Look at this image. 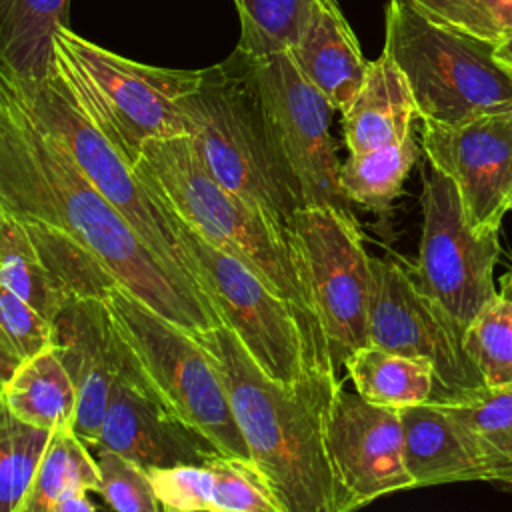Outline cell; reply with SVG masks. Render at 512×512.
<instances>
[{"label":"cell","instance_id":"cell-1","mask_svg":"<svg viewBox=\"0 0 512 512\" xmlns=\"http://www.w3.org/2000/svg\"><path fill=\"white\" fill-rule=\"evenodd\" d=\"M0 210L64 232L158 314L196 334L222 324L208 296L158 258L82 174L62 140L0 66Z\"/></svg>","mask_w":512,"mask_h":512},{"label":"cell","instance_id":"cell-2","mask_svg":"<svg viewBox=\"0 0 512 512\" xmlns=\"http://www.w3.org/2000/svg\"><path fill=\"white\" fill-rule=\"evenodd\" d=\"M194 336L210 354L250 460L266 476L282 512H348L326 444L328 412L342 378L314 372L282 384L252 360L226 324Z\"/></svg>","mask_w":512,"mask_h":512},{"label":"cell","instance_id":"cell-3","mask_svg":"<svg viewBox=\"0 0 512 512\" xmlns=\"http://www.w3.org/2000/svg\"><path fill=\"white\" fill-rule=\"evenodd\" d=\"M132 170L158 204L246 264L324 334L304 260L288 228L222 186L188 134L148 140Z\"/></svg>","mask_w":512,"mask_h":512},{"label":"cell","instance_id":"cell-4","mask_svg":"<svg viewBox=\"0 0 512 512\" xmlns=\"http://www.w3.org/2000/svg\"><path fill=\"white\" fill-rule=\"evenodd\" d=\"M180 112L186 134L222 186L282 226L304 208L242 50L202 68Z\"/></svg>","mask_w":512,"mask_h":512},{"label":"cell","instance_id":"cell-5","mask_svg":"<svg viewBox=\"0 0 512 512\" xmlns=\"http://www.w3.org/2000/svg\"><path fill=\"white\" fill-rule=\"evenodd\" d=\"M50 68L128 166L148 140L186 134L180 100L198 84L200 70L130 60L82 38L70 24L54 32Z\"/></svg>","mask_w":512,"mask_h":512},{"label":"cell","instance_id":"cell-6","mask_svg":"<svg viewBox=\"0 0 512 512\" xmlns=\"http://www.w3.org/2000/svg\"><path fill=\"white\" fill-rule=\"evenodd\" d=\"M382 52L404 74L422 122L460 124L512 110V68L498 60L496 44L410 0H388Z\"/></svg>","mask_w":512,"mask_h":512},{"label":"cell","instance_id":"cell-7","mask_svg":"<svg viewBox=\"0 0 512 512\" xmlns=\"http://www.w3.org/2000/svg\"><path fill=\"white\" fill-rule=\"evenodd\" d=\"M162 210L190 258L198 288L270 378L294 384L314 372L338 374L324 334L296 304L268 288L246 264L208 242L170 208Z\"/></svg>","mask_w":512,"mask_h":512},{"label":"cell","instance_id":"cell-8","mask_svg":"<svg viewBox=\"0 0 512 512\" xmlns=\"http://www.w3.org/2000/svg\"><path fill=\"white\" fill-rule=\"evenodd\" d=\"M102 300L120 342L162 406L208 436L222 454L250 458L224 382L196 336L118 280Z\"/></svg>","mask_w":512,"mask_h":512},{"label":"cell","instance_id":"cell-9","mask_svg":"<svg viewBox=\"0 0 512 512\" xmlns=\"http://www.w3.org/2000/svg\"><path fill=\"white\" fill-rule=\"evenodd\" d=\"M286 228L304 260L334 370L368 344L372 256L356 214L332 206L296 210Z\"/></svg>","mask_w":512,"mask_h":512},{"label":"cell","instance_id":"cell-10","mask_svg":"<svg viewBox=\"0 0 512 512\" xmlns=\"http://www.w3.org/2000/svg\"><path fill=\"white\" fill-rule=\"evenodd\" d=\"M368 344L434 366L438 390L432 404H454L488 392L484 378L464 348V328L416 282L410 266L372 258Z\"/></svg>","mask_w":512,"mask_h":512},{"label":"cell","instance_id":"cell-11","mask_svg":"<svg viewBox=\"0 0 512 512\" xmlns=\"http://www.w3.org/2000/svg\"><path fill=\"white\" fill-rule=\"evenodd\" d=\"M420 174L422 236L418 262L410 270L418 286L466 328L498 296L494 268L500 232L474 230L454 182L428 160Z\"/></svg>","mask_w":512,"mask_h":512},{"label":"cell","instance_id":"cell-12","mask_svg":"<svg viewBox=\"0 0 512 512\" xmlns=\"http://www.w3.org/2000/svg\"><path fill=\"white\" fill-rule=\"evenodd\" d=\"M18 82L38 118L62 140L82 174L128 220L142 242L168 266L194 280L190 258L184 252L168 214L148 194L132 166L124 162L118 150L76 106L52 68L44 80L24 82L18 78Z\"/></svg>","mask_w":512,"mask_h":512},{"label":"cell","instance_id":"cell-13","mask_svg":"<svg viewBox=\"0 0 512 512\" xmlns=\"http://www.w3.org/2000/svg\"><path fill=\"white\" fill-rule=\"evenodd\" d=\"M246 58L304 208L332 206L354 214L340 186L342 162L330 134L332 104L302 74L290 50Z\"/></svg>","mask_w":512,"mask_h":512},{"label":"cell","instance_id":"cell-14","mask_svg":"<svg viewBox=\"0 0 512 512\" xmlns=\"http://www.w3.org/2000/svg\"><path fill=\"white\" fill-rule=\"evenodd\" d=\"M422 150L454 182L468 224L500 232L512 200V110L460 124L424 122Z\"/></svg>","mask_w":512,"mask_h":512},{"label":"cell","instance_id":"cell-15","mask_svg":"<svg viewBox=\"0 0 512 512\" xmlns=\"http://www.w3.org/2000/svg\"><path fill=\"white\" fill-rule=\"evenodd\" d=\"M326 444L350 510L390 492L414 488L404 464L398 408L372 404L340 386L328 412Z\"/></svg>","mask_w":512,"mask_h":512},{"label":"cell","instance_id":"cell-16","mask_svg":"<svg viewBox=\"0 0 512 512\" xmlns=\"http://www.w3.org/2000/svg\"><path fill=\"white\" fill-rule=\"evenodd\" d=\"M96 450L118 452L144 470L184 464L206 466L222 454L208 436L162 406L128 352L90 452Z\"/></svg>","mask_w":512,"mask_h":512},{"label":"cell","instance_id":"cell-17","mask_svg":"<svg viewBox=\"0 0 512 512\" xmlns=\"http://www.w3.org/2000/svg\"><path fill=\"white\" fill-rule=\"evenodd\" d=\"M52 346L78 394L74 432L94 446L112 386L126 366L124 346L102 298L66 296L52 318Z\"/></svg>","mask_w":512,"mask_h":512},{"label":"cell","instance_id":"cell-18","mask_svg":"<svg viewBox=\"0 0 512 512\" xmlns=\"http://www.w3.org/2000/svg\"><path fill=\"white\" fill-rule=\"evenodd\" d=\"M400 410L404 464L414 488L492 482L494 472L476 434L438 404H414Z\"/></svg>","mask_w":512,"mask_h":512},{"label":"cell","instance_id":"cell-19","mask_svg":"<svg viewBox=\"0 0 512 512\" xmlns=\"http://www.w3.org/2000/svg\"><path fill=\"white\" fill-rule=\"evenodd\" d=\"M290 54L340 114L358 94L368 60L336 0H320Z\"/></svg>","mask_w":512,"mask_h":512},{"label":"cell","instance_id":"cell-20","mask_svg":"<svg viewBox=\"0 0 512 512\" xmlns=\"http://www.w3.org/2000/svg\"><path fill=\"white\" fill-rule=\"evenodd\" d=\"M418 116L410 86L388 54L368 60L364 82L342 112L348 152H366L402 140Z\"/></svg>","mask_w":512,"mask_h":512},{"label":"cell","instance_id":"cell-21","mask_svg":"<svg viewBox=\"0 0 512 512\" xmlns=\"http://www.w3.org/2000/svg\"><path fill=\"white\" fill-rule=\"evenodd\" d=\"M70 0H0V66L24 82L48 78L52 38Z\"/></svg>","mask_w":512,"mask_h":512},{"label":"cell","instance_id":"cell-22","mask_svg":"<svg viewBox=\"0 0 512 512\" xmlns=\"http://www.w3.org/2000/svg\"><path fill=\"white\" fill-rule=\"evenodd\" d=\"M2 398L26 424L46 430L74 426L76 386L52 344L18 364L4 382Z\"/></svg>","mask_w":512,"mask_h":512},{"label":"cell","instance_id":"cell-23","mask_svg":"<svg viewBox=\"0 0 512 512\" xmlns=\"http://www.w3.org/2000/svg\"><path fill=\"white\" fill-rule=\"evenodd\" d=\"M342 370L356 392L378 406L406 408L432 404L436 398L434 366L420 356L366 344L346 358Z\"/></svg>","mask_w":512,"mask_h":512},{"label":"cell","instance_id":"cell-24","mask_svg":"<svg viewBox=\"0 0 512 512\" xmlns=\"http://www.w3.org/2000/svg\"><path fill=\"white\" fill-rule=\"evenodd\" d=\"M98 464L72 426L52 430L36 466L20 512H52L56 502L74 492H98Z\"/></svg>","mask_w":512,"mask_h":512},{"label":"cell","instance_id":"cell-25","mask_svg":"<svg viewBox=\"0 0 512 512\" xmlns=\"http://www.w3.org/2000/svg\"><path fill=\"white\" fill-rule=\"evenodd\" d=\"M418 156L420 146L412 132L388 146L348 152V158L340 164L342 192L352 204L372 212H386L402 194Z\"/></svg>","mask_w":512,"mask_h":512},{"label":"cell","instance_id":"cell-26","mask_svg":"<svg viewBox=\"0 0 512 512\" xmlns=\"http://www.w3.org/2000/svg\"><path fill=\"white\" fill-rule=\"evenodd\" d=\"M0 282L32 304L50 322L66 300L22 226L8 214H4L0 226Z\"/></svg>","mask_w":512,"mask_h":512},{"label":"cell","instance_id":"cell-27","mask_svg":"<svg viewBox=\"0 0 512 512\" xmlns=\"http://www.w3.org/2000/svg\"><path fill=\"white\" fill-rule=\"evenodd\" d=\"M240 18L238 50L262 56L290 50L320 0H232Z\"/></svg>","mask_w":512,"mask_h":512},{"label":"cell","instance_id":"cell-28","mask_svg":"<svg viewBox=\"0 0 512 512\" xmlns=\"http://www.w3.org/2000/svg\"><path fill=\"white\" fill-rule=\"evenodd\" d=\"M50 434L14 416L0 396V512H20Z\"/></svg>","mask_w":512,"mask_h":512},{"label":"cell","instance_id":"cell-29","mask_svg":"<svg viewBox=\"0 0 512 512\" xmlns=\"http://www.w3.org/2000/svg\"><path fill=\"white\" fill-rule=\"evenodd\" d=\"M438 406L450 410L476 434L492 466L494 484L512 486V388Z\"/></svg>","mask_w":512,"mask_h":512},{"label":"cell","instance_id":"cell-30","mask_svg":"<svg viewBox=\"0 0 512 512\" xmlns=\"http://www.w3.org/2000/svg\"><path fill=\"white\" fill-rule=\"evenodd\" d=\"M464 348L488 390L512 388V302L486 304L464 328Z\"/></svg>","mask_w":512,"mask_h":512},{"label":"cell","instance_id":"cell-31","mask_svg":"<svg viewBox=\"0 0 512 512\" xmlns=\"http://www.w3.org/2000/svg\"><path fill=\"white\" fill-rule=\"evenodd\" d=\"M206 468L212 512H282L266 476L250 458L218 454Z\"/></svg>","mask_w":512,"mask_h":512},{"label":"cell","instance_id":"cell-32","mask_svg":"<svg viewBox=\"0 0 512 512\" xmlns=\"http://www.w3.org/2000/svg\"><path fill=\"white\" fill-rule=\"evenodd\" d=\"M92 454L100 474L98 494L110 508L118 512L162 510L148 470L112 450H96Z\"/></svg>","mask_w":512,"mask_h":512},{"label":"cell","instance_id":"cell-33","mask_svg":"<svg viewBox=\"0 0 512 512\" xmlns=\"http://www.w3.org/2000/svg\"><path fill=\"white\" fill-rule=\"evenodd\" d=\"M428 16L500 44L512 32V0H410Z\"/></svg>","mask_w":512,"mask_h":512},{"label":"cell","instance_id":"cell-34","mask_svg":"<svg viewBox=\"0 0 512 512\" xmlns=\"http://www.w3.org/2000/svg\"><path fill=\"white\" fill-rule=\"evenodd\" d=\"M162 510H210V474L206 466H170L148 470Z\"/></svg>","mask_w":512,"mask_h":512},{"label":"cell","instance_id":"cell-35","mask_svg":"<svg viewBox=\"0 0 512 512\" xmlns=\"http://www.w3.org/2000/svg\"><path fill=\"white\" fill-rule=\"evenodd\" d=\"M0 328L18 356L30 358L52 344V322L0 282Z\"/></svg>","mask_w":512,"mask_h":512},{"label":"cell","instance_id":"cell-36","mask_svg":"<svg viewBox=\"0 0 512 512\" xmlns=\"http://www.w3.org/2000/svg\"><path fill=\"white\" fill-rule=\"evenodd\" d=\"M20 362H22V358L18 356L16 348L12 346V342L8 340L4 330L0 328V382H6L12 376V372L18 368Z\"/></svg>","mask_w":512,"mask_h":512},{"label":"cell","instance_id":"cell-37","mask_svg":"<svg viewBox=\"0 0 512 512\" xmlns=\"http://www.w3.org/2000/svg\"><path fill=\"white\" fill-rule=\"evenodd\" d=\"M96 504L88 498V492H74L56 502L52 512H92Z\"/></svg>","mask_w":512,"mask_h":512},{"label":"cell","instance_id":"cell-38","mask_svg":"<svg viewBox=\"0 0 512 512\" xmlns=\"http://www.w3.org/2000/svg\"><path fill=\"white\" fill-rule=\"evenodd\" d=\"M496 56L500 62L512 68V32L500 44H496Z\"/></svg>","mask_w":512,"mask_h":512},{"label":"cell","instance_id":"cell-39","mask_svg":"<svg viewBox=\"0 0 512 512\" xmlns=\"http://www.w3.org/2000/svg\"><path fill=\"white\" fill-rule=\"evenodd\" d=\"M498 296L512 302V268L500 278V290H498Z\"/></svg>","mask_w":512,"mask_h":512},{"label":"cell","instance_id":"cell-40","mask_svg":"<svg viewBox=\"0 0 512 512\" xmlns=\"http://www.w3.org/2000/svg\"><path fill=\"white\" fill-rule=\"evenodd\" d=\"M2 390H4V382H0V396H2Z\"/></svg>","mask_w":512,"mask_h":512},{"label":"cell","instance_id":"cell-41","mask_svg":"<svg viewBox=\"0 0 512 512\" xmlns=\"http://www.w3.org/2000/svg\"><path fill=\"white\" fill-rule=\"evenodd\" d=\"M2 218H4V214H2V210H0V226H2Z\"/></svg>","mask_w":512,"mask_h":512},{"label":"cell","instance_id":"cell-42","mask_svg":"<svg viewBox=\"0 0 512 512\" xmlns=\"http://www.w3.org/2000/svg\"><path fill=\"white\" fill-rule=\"evenodd\" d=\"M510 210H512V200H510Z\"/></svg>","mask_w":512,"mask_h":512}]
</instances>
